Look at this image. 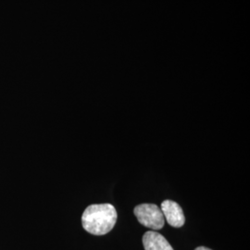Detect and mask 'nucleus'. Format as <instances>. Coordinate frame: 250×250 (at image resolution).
Masks as SVG:
<instances>
[{
    "instance_id": "20e7f679",
    "label": "nucleus",
    "mask_w": 250,
    "mask_h": 250,
    "mask_svg": "<svg viewBox=\"0 0 250 250\" xmlns=\"http://www.w3.org/2000/svg\"><path fill=\"white\" fill-rule=\"evenodd\" d=\"M145 250H173L168 240L160 232L148 231L144 234Z\"/></svg>"
},
{
    "instance_id": "f03ea898",
    "label": "nucleus",
    "mask_w": 250,
    "mask_h": 250,
    "mask_svg": "<svg viewBox=\"0 0 250 250\" xmlns=\"http://www.w3.org/2000/svg\"><path fill=\"white\" fill-rule=\"evenodd\" d=\"M134 213L140 224L152 230H161L164 226V216L155 204H141L134 208Z\"/></svg>"
},
{
    "instance_id": "f257e3e1",
    "label": "nucleus",
    "mask_w": 250,
    "mask_h": 250,
    "mask_svg": "<svg viewBox=\"0 0 250 250\" xmlns=\"http://www.w3.org/2000/svg\"><path fill=\"white\" fill-rule=\"evenodd\" d=\"M116 208L108 203L94 204L85 208L82 224L86 232L94 235H104L110 232L117 222Z\"/></svg>"
},
{
    "instance_id": "7ed1b4c3",
    "label": "nucleus",
    "mask_w": 250,
    "mask_h": 250,
    "mask_svg": "<svg viewBox=\"0 0 250 250\" xmlns=\"http://www.w3.org/2000/svg\"><path fill=\"white\" fill-rule=\"evenodd\" d=\"M161 211L167 223L170 226L180 228L186 223V218L182 208L178 203L172 200H164L161 203Z\"/></svg>"
},
{
    "instance_id": "39448f33",
    "label": "nucleus",
    "mask_w": 250,
    "mask_h": 250,
    "mask_svg": "<svg viewBox=\"0 0 250 250\" xmlns=\"http://www.w3.org/2000/svg\"><path fill=\"white\" fill-rule=\"evenodd\" d=\"M195 250H211L210 249H208V248H206V247H198Z\"/></svg>"
}]
</instances>
